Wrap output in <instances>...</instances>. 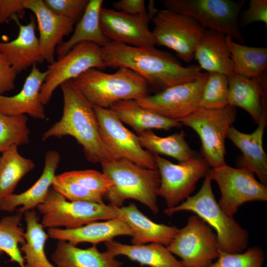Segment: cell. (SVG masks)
Masks as SVG:
<instances>
[{
	"label": "cell",
	"mask_w": 267,
	"mask_h": 267,
	"mask_svg": "<svg viewBox=\"0 0 267 267\" xmlns=\"http://www.w3.org/2000/svg\"><path fill=\"white\" fill-rule=\"evenodd\" d=\"M17 75L5 57L0 53V95L15 88Z\"/></svg>",
	"instance_id": "cell-42"
},
{
	"label": "cell",
	"mask_w": 267,
	"mask_h": 267,
	"mask_svg": "<svg viewBox=\"0 0 267 267\" xmlns=\"http://www.w3.org/2000/svg\"><path fill=\"white\" fill-rule=\"evenodd\" d=\"M60 161V156L57 151H47L44 169L39 179L25 191L19 194L13 193L0 200V211L13 212L18 206H21L17 212L23 214L44 203L56 176Z\"/></svg>",
	"instance_id": "cell-21"
},
{
	"label": "cell",
	"mask_w": 267,
	"mask_h": 267,
	"mask_svg": "<svg viewBox=\"0 0 267 267\" xmlns=\"http://www.w3.org/2000/svg\"><path fill=\"white\" fill-rule=\"evenodd\" d=\"M46 74V71L42 72L36 64L33 65L22 89L17 94L11 96L0 95V112L12 116L28 114L34 119H45L40 92Z\"/></svg>",
	"instance_id": "cell-20"
},
{
	"label": "cell",
	"mask_w": 267,
	"mask_h": 267,
	"mask_svg": "<svg viewBox=\"0 0 267 267\" xmlns=\"http://www.w3.org/2000/svg\"><path fill=\"white\" fill-rule=\"evenodd\" d=\"M72 81L93 105L103 108H110L120 101L143 98L149 95L150 90L141 76L123 67L113 73L91 68Z\"/></svg>",
	"instance_id": "cell-5"
},
{
	"label": "cell",
	"mask_w": 267,
	"mask_h": 267,
	"mask_svg": "<svg viewBox=\"0 0 267 267\" xmlns=\"http://www.w3.org/2000/svg\"><path fill=\"white\" fill-rule=\"evenodd\" d=\"M30 134L26 115L12 116L0 112V153L13 145L28 143Z\"/></svg>",
	"instance_id": "cell-35"
},
{
	"label": "cell",
	"mask_w": 267,
	"mask_h": 267,
	"mask_svg": "<svg viewBox=\"0 0 267 267\" xmlns=\"http://www.w3.org/2000/svg\"><path fill=\"white\" fill-rule=\"evenodd\" d=\"M166 247L181 258L184 267H209L220 252L216 234L195 214L188 218L186 225L178 229Z\"/></svg>",
	"instance_id": "cell-9"
},
{
	"label": "cell",
	"mask_w": 267,
	"mask_h": 267,
	"mask_svg": "<svg viewBox=\"0 0 267 267\" xmlns=\"http://www.w3.org/2000/svg\"><path fill=\"white\" fill-rule=\"evenodd\" d=\"M107 251L114 256L124 255L141 265L150 267H184L164 245L151 243L142 245L124 244L114 240L105 242Z\"/></svg>",
	"instance_id": "cell-27"
},
{
	"label": "cell",
	"mask_w": 267,
	"mask_h": 267,
	"mask_svg": "<svg viewBox=\"0 0 267 267\" xmlns=\"http://www.w3.org/2000/svg\"><path fill=\"white\" fill-rule=\"evenodd\" d=\"M60 87L63 98L62 115L44 133L42 140L71 136L82 146L89 161L101 164L117 159L102 139L93 105L72 80L64 82Z\"/></svg>",
	"instance_id": "cell-2"
},
{
	"label": "cell",
	"mask_w": 267,
	"mask_h": 267,
	"mask_svg": "<svg viewBox=\"0 0 267 267\" xmlns=\"http://www.w3.org/2000/svg\"><path fill=\"white\" fill-rule=\"evenodd\" d=\"M236 107L198 108L178 121L191 128L199 135L202 157L212 168L226 164L225 140L229 128L235 120Z\"/></svg>",
	"instance_id": "cell-8"
},
{
	"label": "cell",
	"mask_w": 267,
	"mask_h": 267,
	"mask_svg": "<svg viewBox=\"0 0 267 267\" xmlns=\"http://www.w3.org/2000/svg\"><path fill=\"white\" fill-rule=\"evenodd\" d=\"M25 0H0V16L1 23L14 15L21 17L26 9Z\"/></svg>",
	"instance_id": "cell-44"
},
{
	"label": "cell",
	"mask_w": 267,
	"mask_h": 267,
	"mask_svg": "<svg viewBox=\"0 0 267 267\" xmlns=\"http://www.w3.org/2000/svg\"><path fill=\"white\" fill-rule=\"evenodd\" d=\"M108 251L100 252L93 245L82 249L58 240L51 259L57 267H121L122 263Z\"/></svg>",
	"instance_id": "cell-26"
},
{
	"label": "cell",
	"mask_w": 267,
	"mask_h": 267,
	"mask_svg": "<svg viewBox=\"0 0 267 267\" xmlns=\"http://www.w3.org/2000/svg\"><path fill=\"white\" fill-rule=\"evenodd\" d=\"M101 165L102 172L113 183L104 196L110 205L120 208L125 200L134 199L154 213H158L157 191L160 176L157 169L145 168L123 159L103 162Z\"/></svg>",
	"instance_id": "cell-4"
},
{
	"label": "cell",
	"mask_w": 267,
	"mask_h": 267,
	"mask_svg": "<svg viewBox=\"0 0 267 267\" xmlns=\"http://www.w3.org/2000/svg\"><path fill=\"white\" fill-rule=\"evenodd\" d=\"M255 22H262L267 26V0H250L248 8L242 13L240 24L245 27Z\"/></svg>",
	"instance_id": "cell-41"
},
{
	"label": "cell",
	"mask_w": 267,
	"mask_h": 267,
	"mask_svg": "<svg viewBox=\"0 0 267 267\" xmlns=\"http://www.w3.org/2000/svg\"><path fill=\"white\" fill-rule=\"evenodd\" d=\"M26 224L25 242L20 250L23 252L25 267H57L48 260L44 251L46 242L49 237L40 222L34 209L24 213Z\"/></svg>",
	"instance_id": "cell-30"
},
{
	"label": "cell",
	"mask_w": 267,
	"mask_h": 267,
	"mask_svg": "<svg viewBox=\"0 0 267 267\" xmlns=\"http://www.w3.org/2000/svg\"><path fill=\"white\" fill-rule=\"evenodd\" d=\"M114 9L131 15L145 16L146 12L143 0H120L113 3Z\"/></svg>",
	"instance_id": "cell-43"
},
{
	"label": "cell",
	"mask_w": 267,
	"mask_h": 267,
	"mask_svg": "<svg viewBox=\"0 0 267 267\" xmlns=\"http://www.w3.org/2000/svg\"><path fill=\"white\" fill-rule=\"evenodd\" d=\"M105 67L102 47L88 42L76 44L48 66L41 89L42 103L44 105L48 103L55 89L64 82L74 80L89 69L100 70Z\"/></svg>",
	"instance_id": "cell-13"
},
{
	"label": "cell",
	"mask_w": 267,
	"mask_h": 267,
	"mask_svg": "<svg viewBox=\"0 0 267 267\" xmlns=\"http://www.w3.org/2000/svg\"><path fill=\"white\" fill-rule=\"evenodd\" d=\"M118 218L125 222L133 232V245L156 243L167 246L178 230L176 226L159 224L151 221L134 203L118 208Z\"/></svg>",
	"instance_id": "cell-23"
},
{
	"label": "cell",
	"mask_w": 267,
	"mask_h": 267,
	"mask_svg": "<svg viewBox=\"0 0 267 267\" xmlns=\"http://www.w3.org/2000/svg\"><path fill=\"white\" fill-rule=\"evenodd\" d=\"M1 24V19H0V24Z\"/></svg>",
	"instance_id": "cell-45"
},
{
	"label": "cell",
	"mask_w": 267,
	"mask_h": 267,
	"mask_svg": "<svg viewBox=\"0 0 267 267\" xmlns=\"http://www.w3.org/2000/svg\"><path fill=\"white\" fill-rule=\"evenodd\" d=\"M102 50L106 67L130 69L156 93L194 81L202 74L198 65L184 67L178 58L155 46L139 47L109 41Z\"/></svg>",
	"instance_id": "cell-1"
},
{
	"label": "cell",
	"mask_w": 267,
	"mask_h": 267,
	"mask_svg": "<svg viewBox=\"0 0 267 267\" xmlns=\"http://www.w3.org/2000/svg\"><path fill=\"white\" fill-rule=\"evenodd\" d=\"M23 214L17 212L3 217L0 220V256L3 253L10 258L9 261L25 267V261L19 248L25 242V231L20 226Z\"/></svg>",
	"instance_id": "cell-34"
},
{
	"label": "cell",
	"mask_w": 267,
	"mask_h": 267,
	"mask_svg": "<svg viewBox=\"0 0 267 267\" xmlns=\"http://www.w3.org/2000/svg\"><path fill=\"white\" fill-rule=\"evenodd\" d=\"M44 228L73 229L88 223L118 218V208L86 201H70L51 187L44 203L37 207Z\"/></svg>",
	"instance_id": "cell-7"
},
{
	"label": "cell",
	"mask_w": 267,
	"mask_h": 267,
	"mask_svg": "<svg viewBox=\"0 0 267 267\" xmlns=\"http://www.w3.org/2000/svg\"><path fill=\"white\" fill-rule=\"evenodd\" d=\"M26 9L32 11L35 16L40 33V51L44 59L49 64L55 60L57 46L73 30L75 22L72 20L58 15L44 4L43 0H25Z\"/></svg>",
	"instance_id": "cell-17"
},
{
	"label": "cell",
	"mask_w": 267,
	"mask_h": 267,
	"mask_svg": "<svg viewBox=\"0 0 267 267\" xmlns=\"http://www.w3.org/2000/svg\"><path fill=\"white\" fill-rule=\"evenodd\" d=\"M231 58L235 66L236 73L254 78L259 76L267 67V48L247 46L235 42L226 36Z\"/></svg>",
	"instance_id": "cell-33"
},
{
	"label": "cell",
	"mask_w": 267,
	"mask_h": 267,
	"mask_svg": "<svg viewBox=\"0 0 267 267\" xmlns=\"http://www.w3.org/2000/svg\"><path fill=\"white\" fill-rule=\"evenodd\" d=\"M47 233L52 239L66 241L74 246L83 242L96 245L118 236L133 235L129 225L119 218L94 222L73 229L48 228Z\"/></svg>",
	"instance_id": "cell-22"
},
{
	"label": "cell",
	"mask_w": 267,
	"mask_h": 267,
	"mask_svg": "<svg viewBox=\"0 0 267 267\" xmlns=\"http://www.w3.org/2000/svg\"><path fill=\"white\" fill-rule=\"evenodd\" d=\"M0 156V200L13 193L20 180L35 167L30 159L20 155L13 145Z\"/></svg>",
	"instance_id": "cell-32"
},
{
	"label": "cell",
	"mask_w": 267,
	"mask_h": 267,
	"mask_svg": "<svg viewBox=\"0 0 267 267\" xmlns=\"http://www.w3.org/2000/svg\"><path fill=\"white\" fill-rule=\"evenodd\" d=\"M257 129L252 133L241 132L231 126L227 136L243 154L241 167L255 174L260 182L267 184V155L263 146L264 133L267 125V119H263Z\"/></svg>",
	"instance_id": "cell-25"
},
{
	"label": "cell",
	"mask_w": 267,
	"mask_h": 267,
	"mask_svg": "<svg viewBox=\"0 0 267 267\" xmlns=\"http://www.w3.org/2000/svg\"><path fill=\"white\" fill-rule=\"evenodd\" d=\"M152 20L156 44L171 49L180 60L191 62L205 29L192 18L167 9L158 10Z\"/></svg>",
	"instance_id": "cell-10"
},
{
	"label": "cell",
	"mask_w": 267,
	"mask_h": 267,
	"mask_svg": "<svg viewBox=\"0 0 267 267\" xmlns=\"http://www.w3.org/2000/svg\"><path fill=\"white\" fill-rule=\"evenodd\" d=\"M11 18L18 26V35L9 42H0V53L18 74L37 63H43L44 60L40 53L39 38L36 35L35 18L31 17L26 25L20 23L17 15Z\"/></svg>",
	"instance_id": "cell-19"
},
{
	"label": "cell",
	"mask_w": 267,
	"mask_h": 267,
	"mask_svg": "<svg viewBox=\"0 0 267 267\" xmlns=\"http://www.w3.org/2000/svg\"><path fill=\"white\" fill-rule=\"evenodd\" d=\"M61 178L73 181L103 197L112 185V180L103 172L93 170L65 172Z\"/></svg>",
	"instance_id": "cell-37"
},
{
	"label": "cell",
	"mask_w": 267,
	"mask_h": 267,
	"mask_svg": "<svg viewBox=\"0 0 267 267\" xmlns=\"http://www.w3.org/2000/svg\"><path fill=\"white\" fill-rule=\"evenodd\" d=\"M208 174L219 187L221 196L219 205L231 216L245 203L267 201V185L258 181L254 174L247 168H235L225 164L209 169Z\"/></svg>",
	"instance_id": "cell-11"
},
{
	"label": "cell",
	"mask_w": 267,
	"mask_h": 267,
	"mask_svg": "<svg viewBox=\"0 0 267 267\" xmlns=\"http://www.w3.org/2000/svg\"><path fill=\"white\" fill-rule=\"evenodd\" d=\"M110 109L121 122L131 126L138 134L151 129L167 130L182 125L141 107L134 100L119 101Z\"/></svg>",
	"instance_id": "cell-28"
},
{
	"label": "cell",
	"mask_w": 267,
	"mask_h": 267,
	"mask_svg": "<svg viewBox=\"0 0 267 267\" xmlns=\"http://www.w3.org/2000/svg\"><path fill=\"white\" fill-rule=\"evenodd\" d=\"M208 75V73H202L194 81L168 88L135 101L144 108L167 119L178 121L199 108Z\"/></svg>",
	"instance_id": "cell-15"
},
{
	"label": "cell",
	"mask_w": 267,
	"mask_h": 267,
	"mask_svg": "<svg viewBox=\"0 0 267 267\" xmlns=\"http://www.w3.org/2000/svg\"><path fill=\"white\" fill-rule=\"evenodd\" d=\"M45 6L55 14L78 22L82 17L89 0H43Z\"/></svg>",
	"instance_id": "cell-40"
},
{
	"label": "cell",
	"mask_w": 267,
	"mask_h": 267,
	"mask_svg": "<svg viewBox=\"0 0 267 267\" xmlns=\"http://www.w3.org/2000/svg\"><path fill=\"white\" fill-rule=\"evenodd\" d=\"M211 182L207 172L197 193L175 207L166 208L164 213L172 216L183 211L193 212L216 230L220 251L242 252L247 246L249 233L220 206L213 193Z\"/></svg>",
	"instance_id": "cell-3"
},
{
	"label": "cell",
	"mask_w": 267,
	"mask_h": 267,
	"mask_svg": "<svg viewBox=\"0 0 267 267\" xmlns=\"http://www.w3.org/2000/svg\"><path fill=\"white\" fill-rule=\"evenodd\" d=\"M102 0H89L87 8L70 39L62 42L56 49L58 57L69 51L76 44L85 42L104 46L110 41L103 34L100 24Z\"/></svg>",
	"instance_id": "cell-29"
},
{
	"label": "cell",
	"mask_w": 267,
	"mask_h": 267,
	"mask_svg": "<svg viewBox=\"0 0 267 267\" xmlns=\"http://www.w3.org/2000/svg\"><path fill=\"white\" fill-rule=\"evenodd\" d=\"M102 139L116 159L156 170L153 155L140 145L137 136L122 124L110 108L93 105Z\"/></svg>",
	"instance_id": "cell-14"
},
{
	"label": "cell",
	"mask_w": 267,
	"mask_h": 267,
	"mask_svg": "<svg viewBox=\"0 0 267 267\" xmlns=\"http://www.w3.org/2000/svg\"><path fill=\"white\" fill-rule=\"evenodd\" d=\"M244 0H163L166 9L187 15L204 29L217 31L244 44L238 23Z\"/></svg>",
	"instance_id": "cell-6"
},
{
	"label": "cell",
	"mask_w": 267,
	"mask_h": 267,
	"mask_svg": "<svg viewBox=\"0 0 267 267\" xmlns=\"http://www.w3.org/2000/svg\"><path fill=\"white\" fill-rule=\"evenodd\" d=\"M184 136L183 131L166 137L159 136L150 130L137 135L141 146L152 155H167L179 162L188 161L196 156Z\"/></svg>",
	"instance_id": "cell-31"
},
{
	"label": "cell",
	"mask_w": 267,
	"mask_h": 267,
	"mask_svg": "<svg viewBox=\"0 0 267 267\" xmlns=\"http://www.w3.org/2000/svg\"><path fill=\"white\" fill-rule=\"evenodd\" d=\"M153 155L160 176L158 195L165 199L167 208L178 205L190 196L197 182L210 169L206 160L197 155L178 164Z\"/></svg>",
	"instance_id": "cell-12"
},
{
	"label": "cell",
	"mask_w": 267,
	"mask_h": 267,
	"mask_svg": "<svg viewBox=\"0 0 267 267\" xmlns=\"http://www.w3.org/2000/svg\"><path fill=\"white\" fill-rule=\"evenodd\" d=\"M199 104V108L218 109L228 105V77L217 73H208Z\"/></svg>",
	"instance_id": "cell-36"
},
{
	"label": "cell",
	"mask_w": 267,
	"mask_h": 267,
	"mask_svg": "<svg viewBox=\"0 0 267 267\" xmlns=\"http://www.w3.org/2000/svg\"><path fill=\"white\" fill-rule=\"evenodd\" d=\"M225 37L222 33L205 29L194 55L201 69L227 77L236 74Z\"/></svg>",
	"instance_id": "cell-24"
},
{
	"label": "cell",
	"mask_w": 267,
	"mask_h": 267,
	"mask_svg": "<svg viewBox=\"0 0 267 267\" xmlns=\"http://www.w3.org/2000/svg\"><path fill=\"white\" fill-rule=\"evenodd\" d=\"M150 19L149 14L133 15L111 8H102L100 12V27L107 39L135 47L156 45L148 26Z\"/></svg>",
	"instance_id": "cell-16"
},
{
	"label": "cell",
	"mask_w": 267,
	"mask_h": 267,
	"mask_svg": "<svg viewBox=\"0 0 267 267\" xmlns=\"http://www.w3.org/2000/svg\"><path fill=\"white\" fill-rule=\"evenodd\" d=\"M265 255L261 248L254 246L244 252H220L219 256L209 267H263Z\"/></svg>",
	"instance_id": "cell-38"
},
{
	"label": "cell",
	"mask_w": 267,
	"mask_h": 267,
	"mask_svg": "<svg viewBox=\"0 0 267 267\" xmlns=\"http://www.w3.org/2000/svg\"><path fill=\"white\" fill-rule=\"evenodd\" d=\"M51 187L70 201H86L104 204L103 197L79 184L56 176Z\"/></svg>",
	"instance_id": "cell-39"
},
{
	"label": "cell",
	"mask_w": 267,
	"mask_h": 267,
	"mask_svg": "<svg viewBox=\"0 0 267 267\" xmlns=\"http://www.w3.org/2000/svg\"><path fill=\"white\" fill-rule=\"evenodd\" d=\"M228 81L229 105L242 108L257 124L267 119L266 70L254 78L235 74L228 77Z\"/></svg>",
	"instance_id": "cell-18"
}]
</instances>
